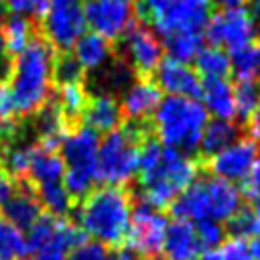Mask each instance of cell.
<instances>
[{"label":"cell","instance_id":"36","mask_svg":"<svg viewBox=\"0 0 260 260\" xmlns=\"http://www.w3.org/2000/svg\"><path fill=\"white\" fill-rule=\"evenodd\" d=\"M228 232L232 238L252 240L260 236V219L252 211V207H240V211L228 221Z\"/></svg>","mask_w":260,"mask_h":260},{"label":"cell","instance_id":"27","mask_svg":"<svg viewBox=\"0 0 260 260\" xmlns=\"http://www.w3.org/2000/svg\"><path fill=\"white\" fill-rule=\"evenodd\" d=\"M35 150V142H22L20 138L8 142L0 150V167L14 179V181H26L28 177V165Z\"/></svg>","mask_w":260,"mask_h":260},{"label":"cell","instance_id":"2","mask_svg":"<svg viewBox=\"0 0 260 260\" xmlns=\"http://www.w3.org/2000/svg\"><path fill=\"white\" fill-rule=\"evenodd\" d=\"M134 201L124 187H98L75 207V225L106 248L124 244Z\"/></svg>","mask_w":260,"mask_h":260},{"label":"cell","instance_id":"45","mask_svg":"<svg viewBox=\"0 0 260 260\" xmlns=\"http://www.w3.org/2000/svg\"><path fill=\"white\" fill-rule=\"evenodd\" d=\"M248 252H250V260H260V236L248 242Z\"/></svg>","mask_w":260,"mask_h":260},{"label":"cell","instance_id":"29","mask_svg":"<svg viewBox=\"0 0 260 260\" xmlns=\"http://www.w3.org/2000/svg\"><path fill=\"white\" fill-rule=\"evenodd\" d=\"M232 73L238 81L260 83V41L246 45L244 49L230 55Z\"/></svg>","mask_w":260,"mask_h":260},{"label":"cell","instance_id":"15","mask_svg":"<svg viewBox=\"0 0 260 260\" xmlns=\"http://www.w3.org/2000/svg\"><path fill=\"white\" fill-rule=\"evenodd\" d=\"M160 100H162V91L154 83V79L138 77L124 89L120 110H122V116L128 118V122L140 124V122H146L148 118H152Z\"/></svg>","mask_w":260,"mask_h":260},{"label":"cell","instance_id":"41","mask_svg":"<svg viewBox=\"0 0 260 260\" xmlns=\"http://www.w3.org/2000/svg\"><path fill=\"white\" fill-rule=\"evenodd\" d=\"M223 256L228 260H250V252H248V242L242 240V238H230V240H223L221 248Z\"/></svg>","mask_w":260,"mask_h":260},{"label":"cell","instance_id":"23","mask_svg":"<svg viewBox=\"0 0 260 260\" xmlns=\"http://www.w3.org/2000/svg\"><path fill=\"white\" fill-rule=\"evenodd\" d=\"M63 173H65V162H63L61 154L53 152V150H47V148H41L35 142V150H32V156H30L26 183L32 185V187L61 183L63 181Z\"/></svg>","mask_w":260,"mask_h":260},{"label":"cell","instance_id":"52","mask_svg":"<svg viewBox=\"0 0 260 260\" xmlns=\"http://www.w3.org/2000/svg\"><path fill=\"white\" fill-rule=\"evenodd\" d=\"M256 26H258V28H260V18H258V24H256Z\"/></svg>","mask_w":260,"mask_h":260},{"label":"cell","instance_id":"7","mask_svg":"<svg viewBox=\"0 0 260 260\" xmlns=\"http://www.w3.org/2000/svg\"><path fill=\"white\" fill-rule=\"evenodd\" d=\"M100 136L87 126L69 128L61 144V158L65 162L63 173V187L71 195V199H83L93 185L98 183L95 177V156H98Z\"/></svg>","mask_w":260,"mask_h":260},{"label":"cell","instance_id":"26","mask_svg":"<svg viewBox=\"0 0 260 260\" xmlns=\"http://www.w3.org/2000/svg\"><path fill=\"white\" fill-rule=\"evenodd\" d=\"M0 41L4 51L14 59L20 55L32 41H35V28L30 18L18 16V14H8L0 26Z\"/></svg>","mask_w":260,"mask_h":260},{"label":"cell","instance_id":"51","mask_svg":"<svg viewBox=\"0 0 260 260\" xmlns=\"http://www.w3.org/2000/svg\"><path fill=\"white\" fill-rule=\"evenodd\" d=\"M152 260H165V258H158V256H156V258H152Z\"/></svg>","mask_w":260,"mask_h":260},{"label":"cell","instance_id":"31","mask_svg":"<svg viewBox=\"0 0 260 260\" xmlns=\"http://www.w3.org/2000/svg\"><path fill=\"white\" fill-rule=\"evenodd\" d=\"M0 258L2 260H24L28 258L26 234L0 215Z\"/></svg>","mask_w":260,"mask_h":260},{"label":"cell","instance_id":"37","mask_svg":"<svg viewBox=\"0 0 260 260\" xmlns=\"http://www.w3.org/2000/svg\"><path fill=\"white\" fill-rule=\"evenodd\" d=\"M53 81L59 83V85L83 81V69L73 59V55H69V53L55 55V61H53Z\"/></svg>","mask_w":260,"mask_h":260},{"label":"cell","instance_id":"48","mask_svg":"<svg viewBox=\"0 0 260 260\" xmlns=\"http://www.w3.org/2000/svg\"><path fill=\"white\" fill-rule=\"evenodd\" d=\"M213 2H219L223 8H236V6H244L248 0H213Z\"/></svg>","mask_w":260,"mask_h":260},{"label":"cell","instance_id":"44","mask_svg":"<svg viewBox=\"0 0 260 260\" xmlns=\"http://www.w3.org/2000/svg\"><path fill=\"white\" fill-rule=\"evenodd\" d=\"M197 260H228V258L223 256V252L219 248H213V250H203Z\"/></svg>","mask_w":260,"mask_h":260},{"label":"cell","instance_id":"5","mask_svg":"<svg viewBox=\"0 0 260 260\" xmlns=\"http://www.w3.org/2000/svg\"><path fill=\"white\" fill-rule=\"evenodd\" d=\"M146 122H126L108 132L98 146L95 177L108 187H126L138 173V148L148 138Z\"/></svg>","mask_w":260,"mask_h":260},{"label":"cell","instance_id":"19","mask_svg":"<svg viewBox=\"0 0 260 260\" xmlns=\"http://www.w3.org/2000/svg\"><path fill=\"white\" fill-rule=\"evenodd\" d=\"M0 215L10 223H14L16 228L28 230L43 215V207L37 199L32 185H28L26 181H20L12 197L0 207Z\"/></svg>","mask_w":260,"mask_h":260},{"label":"cell","instance_id":"11","mask_svg":"<svg viewBox=\"0 0 260 260\" xmlns=\"http://www.w3.org/2000/svg\"><path fill=\"white\" fill-rule=\"evenodd\" d=\"M167 228H169V219L162 211L138 203L132 209L128 234L124 240L126 248L134 250L142 258H156L162 252Z\"/></svg>","mask_w":260,"mask_h":260},{"label":"cell","instance_id":"17","mask_svg":"<svg viewBox=\"0 0 260 260\" xmlns=\"http://www.w3.org/2000/svg\"><path fill=\"white\" fill-rule=\"evenodd\" d=\"M205 201H207V215L213 221H230L242 207V193L236 183L209 177L203 181Z\"/></svg>","mask_w":260,"mask_h":260},{"label":"cell","instance_id":"53","mask_svg":"<svg viewBox=\"0 0 260 260\" xmlns=\"http://www.w3.org/2000/svg\"><path fill=\"white\" fill-rule=\"evenodd\" d=\"M0 150H2V142H0Z\"/></svg>","mask_w":260,"mask_h":260},{"label":"cell","instance_id":"42","mask_svg":"<svg viewBox=\"0 0 260 260\" xmlns=\"http://www.w3.org/2000/svg\"><path fill=\"white\" fill-rule=\"evenodd\" d=\"M14 191H16V181L0 167V207L12 197Z\"/></svg>","mask_w":260,"mask_h":260},{"label":"cell","instance_id":"30","mask_svg":"<svg viewBox=\"0 0 260 260\" xmlns=\"http://www.w3.org/2000/svg\"><path fill=\"white\" fill-rule=\"evenodd\" d=\"M132 77H134V71L124 59L108 61L98 75V93L114 95V91H124L134 81Z\"/></svg>","mask_w":260,"mask_h":260},{"label":"cell","instance_id":"18","mask_svg":"<svg viewBox=\"0 0 260 260\" xmlns=\"http://www.w3.org/2000/svg\"><path fill=\"white\" fill-rule=\"evenodd\" d=\"M32 122V130L37 134V144L41 148L59 152L65 134L69 132V120L63 116L61 108L57 106L55 100H49L41 110H37Z\"/></svg>","mask_w":260,"mask_h":260},{"label":"cell","instance_id":"6","mask_svg":"<svg viewBox=\"0 0 260 260\" xmlns=\"http://www.w3.org/2000/svg\"><path fill=\"white\" fill-rule=\"evenodd\" d=\"M136 14L162 39L201 32L213 14V0H136Z\"/></svg>","mask_w":260,"mask_h":260},{"label":"cell","instance_id":"16","mask_svg":"<svg viewBox=\"0 0 260 260\" xmlns=\"http://www.w3.org/2000/svg\"><path fill=\"white\" fill-rule=\"evenodd\" d=\"M154 73H156L154 83L160 87V91H167L169 95L197 100L201 93V77L189 63L162 59Z\"/></svg>","mask_w":260,"mask_h":260},{"label":"cell","instance_id":"35","mask_svg":"<svg viewBox=\"0 0 260 260\" xmlns=\"http://www.w3.org/2000/svg\"><path fill=\"white\" fill-rule=\"evenodd\" d=\"M232 91H234V118L248 122L260 100V83L238 81L236 85H232Z\"/></svg>","mask_w":260,"mask_h":260},{"label":"cell","instance_id":"47","mask_svg":"<svg viewBox=\"0 0 260 260\" xmlns=\"http://www.w3.org/2000/svg\"><path fill=\"white\" fill-rule=\"evenodd\" d=\"M30 2H32V6H35V18H41V16L45 14V10H47L49 0H30Z\"/></svg>","mask_w":260,"mask_h":260},{"label":"cell","instance_id":"24","mask_svg":"<svg viewBox=\"0 0 260 260\" xmlns=\"http://www.w3.org/2000/svg\"><path fill=\"white\" fill-rule=\"evenodd\" d=\"M73 59L85 71H100L112 59V45L104 37L95 32H83L79 41L73 45Z\"/></svg>","mask_w":260,"mask_h":260},{"label":"cell","instance_id":"9","mask_svg":"<svg viewBox=\"0 0 260 260\" xmlns=\"http://www.w3.org/2000/svg\"><path fill=\"white\" fill-rule=\"evenodd\" d=\"M85 28L83 0H49L41 16V30L43 39L55 51L69 53Z\"/></svg>","mask_w":260,"mask_h":260},{"label":"cell","instance_id":"54","mask_svg":"<svg viewBox=\"0 0 260 260\" xmlns=\"http://www.w3.org/2000/svg\"><path fill=\"white\" fill-rule=\"evenodd\" d=\"M0 260H2V258H0Z\"/></svg>","mask_w":260,"mask_h":260},{"label":"cell","instance_id":"46","mask_svg":"<svg viewBox=\"0 0 260 260\" xmlns=\"http://www.w3.org/2000/svg\"><path fill=\"white\" fill-rule=\"evenodd\" d=\"M116 260H144L140 254H136L134 250L130 248H122L118 254H116Z\"/></svg>","mask_w":260,"mask_h":260},{"label":"cell","instance_id":"3","mask_svg":"<svg viewBox=\"0 0 260 260\" xmlns=\"http://www.w3.org/2000/svg\"><path fill=\"white\" fill-rule=\"evenodd\" d=\"M55 49L45 39H35L20 55L12 59L8 89L16 114L32 116L51 100Z\"/></svg>","mask_w":260,"mask_h":260},{"label":"cell","instance_id":"1","mask_svg":"<svg viewBox=\"0 0 260 260\" xmlns=\"http://www.w3.org/2000/svg\"><path fill=\"white\" fill-rule=\"evenodd\" d=\"M140 203L162 211L189 185L197 181L199 160L175 148L162 146L156 138H144L138 148Z\"/></svg>","mask_w":260,"mask_h":260},{"label":"cell","instance_id":"39","mask_svg":"<svg viewBox=\"0 0 260 260\" xmlns=\"http://www.w3.org/2000/svg\"><path fill=\"white\" fill-rule=\"evenodd\" d=\"M67 260H116V256H112L110 250L98 242H83L69 252Z\"/></svg>","mask_w":260,"mask_h":260},{"label":"cell","instance_id":"13","mask_svg":"<svg viewBox=\"0 0 260 260\" xmlns=\"http://www.w3.org/2000/svg\"><path fill=\"white\" fill-rule=\"evenodd\" d=\"M122 49H124V61L140 77H148L150 73H154L165 53L160 39L144 24H132L124 32Z\"/></svg>","mask_w":260,"mask_h":260},{"label":"cell","instance_id":"28","mask_svg":"<svg viewBox=\"0 0 260 260\" xmlns=\"http://www.w3.org/2000/svg\"><path fill=\"white\" fill-rule=\"evenodd\" d=\"M195 71L197 75H203V79H228L232 73L230 53L211 45L203 47L195 59Z\"/></svg>","mask_w":260,"mask_h":260},{"label":"cell","instance_id":"12","mask_svg":"<svg viewBox=\"0 0 260 260\" xmlns=\"http://www.w3.org/2000/svg\"><path fill=\"white\" fill-rule=\"evenodd\" d=\"M83 16L91 32L116 41L134 24L136 0H83Z\"/></svg>","mask_w":260,"mask_h":260},{"label":"cell","instance_id":"20","mask_svg":"<svg viewBox=\"0 0 260 260\" xmlns=\"http://www.w3.org/2000/svg\"><path fill=\"white\" fill-rule=\"evenodd\" d=\"M81 120H83V126L91 128L93 132L108 134V132L116 130L122 124L120 102L110 93L89 95L87 106H85V110L81 114Z\"/></svg>","mask_w":260,"mask_h":260},{"label":"cell","instance_id":"32","mask_svg":"<svg viewBox=\"0 0 260 260\" xmlns=\"http://www.w3.org/2000/svg\"><path fill=\"white\" fill-rule=\"evenodd\" d=\"M165 49L169 53V59L191 63L197 59V55L203 49V35L201 32H181L165 39Z\"/></svg>","mask_w":260,"mask_h":260},{"label":"cell","instance_id":"40","mask_svg":"<svg viewBox=\"0 0 260 260\" xmlns=\"http://www.w3.org/2000/svg\"><path fill=\"white\" fill-rule=\"evenodd\" d=\"M240 193H242V197L252 199V201L260 195V156L252 162L250 171H248V173H246V177L242 179Z\"/></svg>","mask_w":260,"mask_h":260},{"label":"cell","instance_id":"14","mask_svg":"<svg viewBox=\"0 0 260 260\" xmlns=\"http://www.w3.org/2000/svg\"><path fill=\"white\" fill-rule=\"evenodd\" d=\"M256 158H258V144L250 138H238L217 154L209 156L205 162L213 177L236 183L246 177V173L250 171Z\"/></svg>","mask_w":260,"mask_h":260},{"label":"cell","instance_id":"22","mask_svg":"<svg viewBox=\"0 0 260 260\" xmlns=\"http://www.w3.org/2000/svg\"><path fill=\"white\" fill-rule=\"evenodd\" d=\"M199 98L213 120H234V91L228 79H203Z\"/></svg>","mask_w":260,"mask_h":260},{"label":"cell","instance_id":"21","mask_svg":"<svg viewBox=\"0 0 260 260\" xmlns=\"http://www.w3.org/2000/svg\"><path fill=\"white\" fill-rule=\"evenodd\" d=\"M201 246L195 234V225L189 221H173L167 228L162 254L165 260H197L201 254Z\"/></svg>","mask_w":260,"mask_h":260},{"label":"cell","instance_id":"43","mask_svg":"<svg viewBox=\"0 0 260 260\" xmlns=\"http://www.w3.org/2000/svg\"><path fill=\"white\" fill-rule=\"evenodd\" d=\"M248 134H250V140H254L260 146V100H258L256 110L248 118Z\"/></svg>","mask_w":260,"mask_h":260},{"label":"cell","instance_id":"33","mask_svg":"<svg viewBox=\"0 0 260 260\" xmlns=\"http://www.w3.org/2000/svg\"><path fill=\"white\" fill-rule=\"evenodd\" d=\"M32 189L37 193L41 207H45L49 215L63 217L65 213L71 211L73 199L67 193V189L63 187V183H51V185H41V187H32Z\"/></svg>","mask_w":260,"mask_h":260},{"label":"cell","instance_id":"8","mask_svg":"<svg viewBox=\"0 0 260 260\" xmlns=\"http://www.w3.org/2000/svg\"><path fill=\"white\" fill-rule=\"evenodd\" d=\"M26 242L32 260H67L69 252L85 242V234L65 217L43 213L28 228Z\"/></svg>","mask_w":260,"mask_h":260},{"label":"cell","instance_id":"49","mask_svg":"<svg viewBox=\"0 0 260 260\" xmlns=\"http://www.w3.org/2000/svg\"><path fill=\"white\" fill-rule=\"evenodd\" d=\"M252 16H254V20H258L260 18V0H252Z\"/></svg>","mask_w":260,"mask_h":260},{"label":"cell","instance_id":"4","mask_svg":"<svg viewBox=\"0 0 260 260\" xmlns=\"http://www.w3.org/2000/svg\"><path fill=\"white\" fill-rule=\"evenodd\" d=\"M207 122L209 116L199 100L167 95L160 100L148 126L162 146L193 156Z\"/></svg>","mask_w":260,"mask_h":260},{"label":"cell","instance_id":"38","mask_svg":"<svg viewBox=\"0 0 260 260\" xmlns=\"http://www.w3.org/2000/svg\"><path fill=\"white\" fill-rule=\"evenodd\" d=\"M195 234H197V240H199V246L201 250H213V248H219L225 240V230L219 221H213V219H203L195 225Z\"/></svg>","mask_w":260,"mask_h":260},{"label":"cell","instance_id":"34","mask_svg":"<svg viewBox=\"0 0 260 260\" xmlns=\"http://www.w3.org/2000/svg\"><path fill=\"white\" fill-rule=\"evenodd\" d=\"M87 100H89L87 87L83 85V81H79V83L59 85V100H55V102L61 108L63 116L71 122L75 118H81V114L87 106Z\"/></svg>","mask_w":260,"mask_h":260},{"label":"cell","instance_id":"25","mask_svg":"<svg viewBox=\"0 0 260 260\" xmlns=\"http://www.w3.org/2000/svg\"><path fill=\"white\" fill-rule=\"evenodd\" d=\"M238 138H240V128L232 120H209L203 128L197 152L201 154L203 160H207L209 156L217 154Z\"/></svg>","mask_w":260,"mask_h":260},{"label":"cell","instance_id":"50","mask_svg":"<svg viewBox=\"0 0 260 260\" xmlns=\"http://www.w3.org/2000/svg\"><path fill=\"white\" fill-rule=\"evenodd\" d=\"M252 211H254V213H256V217L260 219V195H258V197L254 199V205H252Z\"/></svg>","mask_w":260,"mask_h":260},{"label":"cell","instance_id":"10","mask_svg":"<svg viewBox=\"0 0 260 260\" xmlns=\"http://www.w3.org/2000/svg\"><path fill=\"white\" fill-rule=\"evenodd\" d=\"M203 30L211 47H219L223 51L236 53L256 41L258 26L248 8L236 6L213 12Z\"/></svg>","mask_w":260,"mask_h":260}]
</instances>
